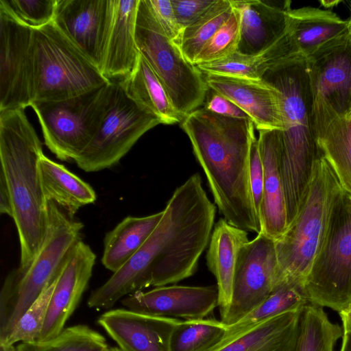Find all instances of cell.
Listing matches in <instances>:
<instances>
[{"label": "cell", "instance_id": "obj_1", "mask_svg": "<svg viewBox=\"0 0 351 351\" xmlns=\"http://www.w3.org/2000/svg\"><path fill=\"white\" fill-rule=\"evenodd\" d=\"M159 223L135 254L92 291L90 308L109 309L121 298L150 286L175 284L192 276L213 232L216 208L199 173L178 187Z\"/></svg>", "mask_w": 351, "mask_h": 351}, {"label": "cell", "instance_id": "obj_2", "mask_svg": "<svg viewBox=\"0 0 351 351\" xmlns=\"http://www.w3.org/2000/svg\"><path fill=\"white\" fill-rule=\"evenodd\" d=\"M182 128L206 177L219 213L231 225L259 234L250 184V156L254 134L250 119L227 117L198 108L186 115Z\"/></svg>", "mask_w": 351, "mask_h": 351}, {"label": "cell", "instance_id": "obj_3", "mask_svg": "<svg viewBox=\"0 0 351 351\" xmlns=\"http://www.w3.org/2000/svg\"><path fill=\"white\" fill-rule=\"evenodd\" d=\"M43 146L24 109L0 111L1 169L10 194L20 243L19 268L34 259L47 228V210L38 162Z\"/></svg>", "mask_w": 351, "mask_h": 351}, {"label": "cell", "instance_id": "obj_4", "mask_svg": "<svg viewBox=\"0 0 351 351\" xmlns=\"http://www.w3.org/2000/svg\"><path fill=\"white\" fill-rule=\"evenodd\" d=\"M261 79L282 95L285 129L280 130V167L287 210L293 214L306 195L315 162L321 156L314 129L307 60L298 56L279 60Z\"/></svg>", "mask_w": 351, "mask_h": 351}, {"label": "cell", "instance_id": "obj_5", "mask_svg": "<svg viewBox=\"0 0 351 351\" xmlns=\"http://www.w3.org/2000/svg\"><path fill=\"white\" fill-rule=\"evenodd\" d=\"M343 189L321 156L295 217L275 241L278 267L272 291L286 283L305 285L324 240L332 206Z\"/></svg>", "mask_w": 351, "mask_h": 351}, {"label": "cell", "instance_id": "obj_6", "mask_svg": "<svg viewBox=\"0 0 351 351\" xmlns=\"http://www.w3.org/2000/svg\"><path fill=\"white\" fill-rule=\"evenodd\" d=\"M47 228L36 256L25 268L11 271L0 293V343L45 289L57 278L69 252L81 240L84 225L47 201Z\"/></svg>", "mask_w": 351, "mask_h": 351}, {"label": "cell", "instance_id": "obj_7", "mask_svg": "<svg viewBox=\"0 0 351 351\" xmlns=\"http://www.w3.org/2000/svg\"><path fill=\"white\" fill-rule=\"evenodd\" d=\"M32 30L33 101L69 99L112 82L53 21Z\"/></svg>", "mask_w": 351, "mask_h": 351}, {"label": "cell", "instance_id": "obj_8", "mask_svg": "<svg viewBox=\"0 0 351 351\" xmlns=\"http://www.w3.org/2000/svg\"><path fill=\"white\" fill-rule=\"evenodd\" d=\"M135 40L139 53L160 78L184 118L204 104L209 90L204 74L166 34L149 0H139Z\"/></svg>", "mask_w": 351, "mask_h": 351}, {"label": "cell", "instance_id": "obj_9", "mask_svg": "<svg viewBox=\"0 0 351 351\" xmlns=\"http://www.w3.org/2000/svg\"><path fill=\"white\" fill-rule=\"evenodd\" d=\"M113 86L112 81L69 99L32 103L45 144L57 158L75 160L91 143L106 116Z\"/></svg>", "mask_w": 351, "mask_h": 351}, {"label": "cell", "instance_id": "obj_10", "mask_svg": "<svg viewBox=\"0 0 351 351\" xmlns=\"http://www.w3.org/2000/svg\"><path fill=\"white\" fill-rule=\"evenodd\" d=\"M311 304L338 313L351 302V195L343 189L305 282Z\"/></svg>", "mask_w": 351, "mask_h": 351}, {"label": "cell", "instance_id": "obj_11", "mask_svg": "<svg viewBox=\"0 0 351 351\" xmlns=\"http://www.w3.org/2000/svg\"><path fill=\"white\" fill-rule=\"evenodd\" d=\"M162 121L129 98L114 82L108 110L101 125L88 146L74 160L86 172L111 168L148 130Z\"/></svg>", "mask_w": 351, "mask_h": 351}, {"label": "cell", "instance_id": "obj_12", "mask_svg": "<svg viewBox=\"0 0 351 351\" xmlns=\"http://www.w3.org/2000/svg\"><path fill=\"white\" fill-rule=\"evenodd\" d=\"M32 28L0 1V111L24 109L34 99Z\"/></svg>", "mask_w": 351, "mask_h": 351}, {"label": "cell", "instance_id": "obj_13", "mask_svg": "<svg viewBox=\"0 0 351 351\" xmlns=\"http://www.w3.org/2000/svg\"><path fill=\"white\" fill-rule=\"evenodd\" d=\"M278 267L275 241L260 232L239 250L232 298L221 321L230 326L256 308L272 292Z\"/></svg>", "mask_w": 351, "mask_h": 351}, {"label": "cell", "instance_id": "obj_14", "mask_svg": "<svg viewBox=\"0 0 351 351\" xmlns=\"http://www.w3.org/2000/svg\"><path fill=\"white\" fill-rule=\"evenodd\" d=\"M313 112L351 115V38L349 34L306 58Z\"/></svg>", "mask_w": 351, "mask_h": 351}, {"label": "cell", "instance_id": "obj_15", "mask_svg": "<svg viewBox=\"0 0 351 351\" xmlns=\"http://www.w3.org/2000/svg\"><path fill=\"white\" fill-rule=\"evenodd\" d=\"M95 260V254L82 239L73 246L56 278L38 341L49 340L64 329L88 286Z\"/></svg>", "mask_w": 351, "mask_h": 351}, {"label": "cell", "instance_id": "obj_16", "mask_svg": "<svg viewBox=\"0 0 351 351\" xmlns=\"http://www.w3.org/2000/svg\"><path fill=\"white\" fill-rule=\"evenodd\" d=\"M121 303L127 309L145 315L199 319L207 317L219 306V292L217 285L162 286L129 294Z\"/></svg>", "mask_w": 351, "mask_h": 351}, {"label": "cell", "instance_id": "obj_17", "mask_svg": "<svg viewBox=\"0 0 351 351\" xmlns=\"http://www.w3.org/2000/svg\"><path fill=\"white\" fill-rule=\"evenodd\" d=\"M210 90L219 93L242 109L259 130L285 129L280 92L261 80L204 74Z\"/></svg>", "mask_w": 351, "mask_h": 351}, {"label": "cell", "instance_id": "obj_18", "mask_svg": "<svg viewBox=\"0 0 351 351\" xmlns=\"http://www.w3.org/2000/svg\"><path fill=\"white\" fill-rule=\"evenodd\" d=\"M139 0H109L99 70L108 80L123 79L136 66L140 53L135 40Z\"/></svg>", "mask_w": 351, "mask_h": 351}, {"label": "cell", "instance_id": "obj_19", "mask_svg": "<svg viewBox=\"0 0 351 351\" xmlns=\"http://www.w3.org/2000/svg\"><path fill=\"white\" fill-rule=\"evenodd\" d=\"M180 321L117 308L101 315L97 323L121 351H170L171 335Z\"/></svg>", "mask_w": 351, "mask_h": 351}, {"label": "cell", "instance_id": "obj_20", "mask_svg": "<svg viewBox=\"0 0 351 351\" xmlns=\"http://www.w3.org/2000/svg\"><path fill=\"white\" fill-rule=\"evenodd\" d=\"M109 0H57L53 22L99 67Z\"/></svg>", "mask_w": 351, "mask_h": 351}, {"label": "cell", "instance_id": "obj_21", "mask_svg": "<svg viewBox=\"0 0 351 351\" xmlns=\"http://www.w3.org/2000/svg\"><path fill=\"white\" fill-rule=\"evenodd\" d=\"M258 132V147L264 169L263 197L259 210L261 232L276 241L288 227L280 167V134L278 130H259Z\"/></svg>", "mask_w": 351, "mask_h": 351}, {"label": "cell", "instance_id": "obj_22", "mask_svg": "<svg viewBox=\"0 0 351 351\" xmlns=\"http://www.w3.org/2000/svg\"><path fill=\"white\" fill-rule=\"evenodd\" d=\"M348 34V20L331 10L313 7L288 10L286 35L293 56L308 58Z\"/></svg>", "mask_w": 351, "mask_h": 351}, {"label": "cell", "instance_id": "obj_23", "mask_svg": "<svg viewBox=\"0 0 351 351\" xmlns=\"http://www.w3.org/2000/svg\"><path fill=\"white\" fill-rule=\"evenodd\" d=\"M232 1L241 16L239 53H261L285 35L290 1L281 5L262 0Z\"/></svg>", "mask_w": 351, "mask_h": 351}, {"label": "cell", "instance_id": "obj_24", "mask_svg": "<svg viewBox=\"0 0 351 351\" xmlns=\"http://www.w3.org/2000/svg\"><path fill=\"white\" fill-rule=\"evenodd\" d=\"M302 310L269 318L210 351H295Z\"/></svg>", "mask_w": 351, "mask_h": 351}, {"label": "cell", "instance_id": "obj_25", "mask_svg": "<svg viewBox=\"0 0 351 351\" xmlns=\"http://www.w3.org/2000/svg\"><path fill=\"white\" fill-rule=\"evenodd\" d=\"M248 241L247 231L231 225L224 218L215 225L206 252V265L217 280L220 316L231 302L239 252Z\"/></svg>", "mask_w": 351, "mask_h": 351}, {"label": "cell", "instance_id": "obj_26", "mask_svg": "<svg viewBox=\"0 0 351 351\" xmlns=\"http://www.w3.org/2000/svg\"><path fill=\"white\" fill-rule=\"evenodd\" d=\"M313 123L321 156L351 195V115L313 114Z\"/></svg>", "mask_w": 351, "mask_h": 351}, {"label": "cell", "instance_id": "obj_27", "mask_svg": "<svg viewBox=\"0 0 351 351\" xmlns=\"http://www.w3.org/2000/svg\"><path fill=\"white\" fill-rule=\"evenodd\" d=\"M117 82L129 98L158 117L162 124L183 121L161 80L141 53L132 71Z\"/></svg>", "mask_w": 351, "mask_h": 351}, {"label": "cell", "instance_id": "obj_28", "mask_svg": "<svg viewBox=\"0 0 351 351\" xmlns=\"http://www.w3.org/2000/svg\"><path fill=\"white\" fill-rule=\"evenodd\" d=\"M38 169L46 200L56 203L70 217L73 218L81 207L95 202L93 187L63 165L43 154Z\"/></svg>", "mask_w": 351, "mask_h": 351}, {"label": "cell", "instance_id": "obj_29", "mask_svg": "<svg viewBox=\"0 0 351 351\" xmlns=\"http://www.w3.org/2000/svg\"><path fill=\"white\" fill-rule=\"evenodd\" d=\"M164 210L145 217L128 216L108 232L104 239L103 265L119 270L141 248L155 230Z\"/></svg>", "mask_w": 351, "mask_h": 351}, {"label": "cell", "instance_id": "obj_30", "mask_svg": "<svg viewBox=\"0 0 351 351\" xmlns=\"http://www.w3.org/2000/svg\"><path fill=\"white\" fill-rule=\"evenodd\" d=\"M290 56L291 54L285 34L278 42L261 53L246 55L237 51L224 58L195 66L203 74L261 80L270 65Z\"/></svg>", "mask_w": 351, "mask_h": 351}, {"label": "cell", "instance_id": "obj_31", "mask_svg": "<svg viewBox=\"0 0 351 351\" xmlns=\"http://www.w3.org/2000/svg\"><path fill=\"white\" fill-rule=\"evenodd\" d=\"M310 303L305 287L286 283L274 289L267 299L239 321L226 326L221 344L255 325L288 311L302 309Z\"/></svg>", "mask_w": 351, "mask_h": 351}, {"label": "cell", "instance_id": "obj_32", "mask_svg": "<svg viewBox=\"0 0 351 351\" xmlns=\"http://www.w3.org/2000/svg\"><path fill=\"white\" fill-rule=\"evenodd\" d=\"M343 328L332 323L323 308L309 303L302 310L295 351H335Z\"/></svg>", "mask_w": 351, "mask_h": 351}, {"label": "cell", "instance_id": "obj_33", "mask_svg": "<svg viewBox=\"0 0 351 351\" xmlns=\"http://www.w3.org/2000/svg\"><path fill=\"white\" fill-rule=\"evenodd\" d=\"M226 326L220 320H180L170 339V351H210L223 338Z\"/></svg>", "mask_w": 351, "mask_h": 351}, {"label": "cell", "instance_id": "obj_34", "mask_svg": "<svg viewBox=\"0 0 351 351\" xmlns=\"http://www.w3.org/2000/svg\"><path fill=\"white\" fill-rule=\"evenodd\" d=\"M106 338L84 324L64 329L53 338L44 341L20 343L15 351H107Z\"/></svg>", "mask_w": 351, "mask_h": 351}, {"label": "cell", "instance_id": "obj_35", "mask_svg": "<svg viewBox=\"0 0 351 351\" xmlns=\"http://www.w3.org/2000/svg\"><path fill=\"white\" fill-rule=\"evenodd\" d=\"M232 10V0H217L199 20L183 30L179 47L188 61L194 63L204 45L228 19Z\"/></svg>", "mask_w": 351, "mask_h": 351}, {"label": "cell", "instance_id": "obj_36", "mask_svg": "<svg viewBox=\"0 0 351 351\" xmlns=\"http://www.w3.org/2000/svg\"><path fill=\"white\" fill-rule=\"evenodd\" d=\"M56 280L21 316L10 334L0 346H14L16 343L38 341L46 318Z\"/></svg>", "mask_w": 351, "mask_h": 351}, {"label": "cell", "instance_id": "obj_37", "mask_svg": "<svg viewBox=\"0 0 351 351\" xmlns=\"http://www.w3.org/2000/svg\"><path fill=\"white\" fill-rule=\"evenodd\" d=\"M240 22V12L233 5L232 12L228 19L206 43L193 64L195 65L218 60L237 51L239 42Z\"/></svg>", "mask_w": 351, "mask_h": 351}, {"label": "cell", "instance_id": "obj_38", "mask_svg": "<svg viewBox=\"0 0 351 351\" xmlns=\"http://www.w3.org/2000/svg\"><path fill=\"white\" fill-rule=\"evenodd\" d=\"M19 21L32 28L53 21L57 0H0Z\"/></svg>", "mask_w": 351, "mask_h": 351}, {"label": "cell", "instance_id": "obj_39", "mask_svg": "<svg viewBox=\"0 0 351 351\" xmlns=\"http://www.w3.org/2000/svg\"><path fill=\"white\" fill-rule=\"evenodd\" d=\"M177 21L184 30L199 20L217 0H171Z\"/></svg>", "mask_w": 351, "mask_h": 351}, {"label": "cell", "instance_id": "obj_40", "mask_svg": "<svg viewBox=\"0 0 351 351\" xmlns=\"http://www.w3.org/2000/svg\"><path fill=\"white\" fill-rule=\"evenodd\" d=\"M249 173L253 202L259 218L263 191L264 169L256 138L253 140L251 146Z\"/></svg>", "mask_w": 351, "mask_h": 351}, {"label": "cell", "instance_id": "obj_41", "mask_svg": "<svg viewBox=\"0 0 351 351\" xmlns=\"http://www.w3.org/2000/svg\"><path fill=\"white\" fill-rule=\"evenodd\" d=\"M150 5L166 34L179 46L182 29L179 25L171 0H149Z\"/></svg>", "mask_w": 351, "mask_h": 351}, {"label": "cell", "instance_id": "obj_42", "mask_svg": "<svg viewBox=\"0 0 351 351\" xmlns=\"http://www.w3.org/2000/svg\"><path fill=\"white\" fill-rule=\"evenodd\" d=\"M204 108L215 114L236 119H250L234 103L217 92L211 90L207 94Z\"/></svg>", "mask_w": 351, "mask_h": 351}, {"label": "cell", "instance_id": "obj_43", "mask_svg": "<svg viewBox=\"0 0 351 351\" xmlns=\"http://www.w3.org/2000/svg\"><path fill=\"white\" fill-rule=\"evenodd\" d=\"M0 213L13 217L12 203L5 179L0 173Z\"/></svg>", "mask_w": 351, "mask_h": 351}, {"label": "cell", "instance_id": "obj_44", "mask_svg": "<svg viewBox=\"0 0 351 351\" xmlns=\"http://www.w3.org/2000/svg\"><path fill=\"white\" fill-rule=\"evenodd\" d=\"M342 322L343 331L351 332V302L347 307L339 312Z\"/></svg>", "mask_w": 351, "mask_h": 351}, {"label": "cell", "instance_id": "obj_45", "mask_svg": "<svg viewBox=\"0 0 351 351\" xmlns=\"http://www.w3.org/2000/svg\"><path fill=\"white\" fill-rule=\"evenodd\" d=\"M340 351H351V332L343 331Z\"/></svg>", "mask_w": 351, "mask_h": 351}, {"label": "cell", "instance_id": "obj_46", "mask_svg": "<svg viewBox=\"0 0 351 351\" xmlns=\"http://www.w3.org/2000/svg\"><path fill=\"white\" fill-rule=\"evenodd\" d=\"M341 1H321L320 3L325 8H331L336 6Z\"/></svg>", "mask_w": 351, "mask_h": 351}, {"label": "cell", "instance_id": "obj_47", "mask_svg": "<svg viewBox=\"0 0 351 351\" xmlns=\"http://www.w3.org/2000/svg\"><path fill=\"white\" fill-rule=\"evenodd\" d=\"M0 351H15L14 346H0Z\"/></svg>", "mask_w": 351, "mask_h": 351}, {"label": "cell", "instance_id": "obj_48", "mask_svg": "<svg viewBox=\"0 0 351 351\" xmlns=\"http://www.w3.org/2000/svg\"><path fill=\"white\" fill-rule=\"evenodd\" d=\"M348 20V30H349V36L351 38V8H350V16Z\"/></svg>", "mask_w": 351, "mask_h": 351}, {"label": "cell", "instance_id": "obj_49", "mask_svg": "<svg viewBox=\"0 0 351 351\" xmlns=\"http://www.w3.org/2000/svg\"><path fill=\"white\" fill-rule=\"evenodd\" d=\"M108 351H121L118 347H110Z\"/></svg>", "mask_w": 351, "mask_h": 351}, {"label": "cell", "instance_id": "obj_50", "mask_svg": "<svg viewBox=\"0 0 351 351\" xmlns=\"http://www.w3.org/2000/svg\"><path fill=\"white\" fill-rule=\"evenodd\" d=\"M107 351H108V350Z\"/></svg>", "mask_w": 351, "mask_h": 351}]
</instances>
